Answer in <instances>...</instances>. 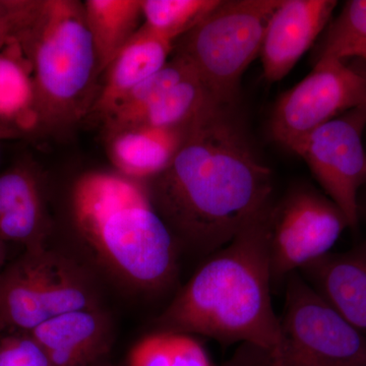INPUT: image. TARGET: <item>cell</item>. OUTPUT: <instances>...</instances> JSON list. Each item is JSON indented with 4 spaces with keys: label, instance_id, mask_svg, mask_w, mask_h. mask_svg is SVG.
I'll return each instance as SVG.
<instances>
[{
    "label": "cell",
    "instance_id": "1",
    "mask_svg": "<svg viewBox=\"0 0 366 366\" xmlns=\"http://www.w3.org/2000/svg\"><path fill=\"white\" fill-rule=\"evenodd\" d=\"M230 108L214 106L185 127L155 185L157 211L171 232L202 254L222 249L272 204L271 170Z\"/></svg>",
    "mask_w": 366,
    "mask_h": 366
},
{
    "label": "cell",
    "instance_id": "2",
    "mask_svg": "<svg viewBox=\"0 0 366 366\" xmlns=\"http://www.w3.org/2000/svg\"><path fill=\"white\" fill-rule=\"evenodd\" d=\"M272 204L201 267L158 320L163 332L199 334L269 351L280 340L271 298Z\"/></svg>",
    "mask_w": 366,
    "mask_h": 366
},
{
    "label": "cell",
    "instance_id": "3",
    "mask_svg": "<svg viewBox=\"0 0 366 366\" xmlns=\"http://www.w3.org/2000/svg\"><path fill=\"white\" fill-rule=\"evenodd\" d=\"M79 232L113 269L139 287H162L177 269L174 235L132 178L90 172L72 190Z\"/></svg>",
    "mask_w": 366,
    "mask_h": 366
},
{
    "label": "cell",
    "instance_id": "4",
    "mask_svg": "<svg viewBox=\"0 0 366 366\" xmlns=\"http://www.w3.org/2000/svg\"><path fill=\"white\" fill-rule=\"evenodd\" d=\"M30 53L37 117L56 120L76 112L98 62L83 4L71 0L40 2L21 33Z\"/></svg>",
    "mask_w": 366,
    "mask_h": 366
},
{
    "label": "cell",
    "instance_id": "5",
    "mask_svg": "<svg viewBox=\"0 0 366 366\" xmlns=\"http://www.w3.org/2000/svg\"><path fill=\"white\" fill-rule=\"evenodd\" d=\"M279 322L276 348L264 351L244 345L229 366H366V338L298 272L286 278Z\"/></svg>",
    "mask_w": 366,
    "mask_h": 366
},
{
    "label": "cell",
    "instance_id": "6",
    "mask_svg": "<svg viewBox=\"0 0 366 366\" xmlns=\"http://www.w3.org/2000/svg\"><path fill=\"white\" fill-rule=\"evenodd\" d=\"M282 0H228L180 38L184 60L220 105L231 107L240 81L261 55L267 26Z\"/></svg>",
    "mask_w": 366,
    "mask_h": 366
},
{
    "label": "cell",
    "instance_id": "7",
    "mask_svg": "<svg viewBox=\"0 0 366 366\" xmlns=\"http://www.w3.org/2000/svg\"><path fill=\"white\" fill-rule=\"evenodd\" d=\"M88 278L74 262L44 249L0 272V326L31 332L66 312L94 310Z\"/></svg>",
    "mask_w": 366,
    "mask_h": 366
},
{
    "label": "cell",
    "instance_id": "8",
    "mask_svg": "<svg viewBox=\"0 0 366 366\" xmlns=\"http://www.w3.org/2000/svg\"><path fill=\"white\" fill-rule=\"evenodd\" d=\"M365 102V61L317 60L312 72L279 99L272 136L290 149L320 125Z\"/></svg>",
    "mask_w": 366,
    "mask_h": 366
},
{
    "label": "cell",
    "instance_id": "9",
    "mask_svg": "<svg viewBox=\"0 0 366 366\" xmlns=\"http://www.w3.org/2000/svg\"><path fill=\"white\" fill-rule=\"evenodd\" d=\"M366 102L320 125L289 150L307 164L349 228L360 220L358 194L366 184Z\"/></svg>",
    "mask_w": 366,
    "mask_h": 366
},
{
    "label": "cell",
    "instance_id": "10",
    "mask_svg": "<svg viewBox=\"0 0 366 366\" xmlns=\"http://www.w3.org/2000/svg\"><path fill=\"white\" fill-rule=\"evenodd\" d=\"M346 228L345 216L329 197L303 187L291 192L272 207L269 215L273 282L284 280L331 252Z\"/></svg>",
    "mask_w": 366,
    "mask_h": 366
},
{
    "label": "cell",
    "instance_id": "11",
    "mask_svg": "<svg viewBox=\"0 0 366 366\" xmlns=\"http://www.w3.org/2000/svg\"><path fill=\"white\" fill-rule=\"evenodd\" d=\"M338 2L282 0L264 34L261 55L264 79L281 81L326 28Z\"/></svg>",
    "mask_w": 366,
    "mask_h": 366
},
{
    "label": "cell",
    "instance_id": "12",
    "mask_svg": "<svg viewBox=\"0 0 366 366\" xmlns=\"http://www.w3.org/2000/svg\"><path fill=\"white\" fill-rule=\"evenodd\" d=\"M305 280L366 338V243L329 252L300 269Z\"/></svg>",
    "mask_w": 366,
    "mask_h": 366
},
{
    "label": "cell",
    "instance_id": "13",
    "mask_svg": "<svg viewBox=\"0 0 366 366\" xmlns=\"http://www.w3.org/2000/svg\"><path fill=\"white\" fill-rule=\"evenodd\" d=\"M53 366H91L109 347L110 331L97 310L66 312L30 332Z\"/></svg>",
    "mask_w": 366,
    "mask_h": 366
},
{
    "label": "cell",
    "instance_id": "14",
    "mask_svg": "<svg viewBox=\"0 0 366 366\" xmlns=\"http://www.w3.org/2000/svg\"><path fill=\"white\" fill-rule=\"evenodd\" d=\"M173 45L170 40L142 26L108 67L96 110L109 114L134 86L166 66Z\"/></svg>",
    "mask_w": 366,
    "mask_h": 366
},
{
    "label": "cell",
    "instance_id": "15",
    "mask_svg": "<svg viewBox=\"0 0 366 366\" xmlns=\"http://www.w3.org/2000/svg\"><path fill=\"white\" fill-rule=\"evenodd\" d=\"M184 127L137 125L113 132L110 155L124 177H157L169 166L182 143Z\"/></svg>",
    "mask_w": 366,
    "mask_h": 366
},
{
    "label": "cell",
    "instance_id": "16",
    "mask_svg": "<svg viewBox=\"0 0 366 366\" xmlns=\"http://www.w3.org/2000/svg\"><path fill=\"white\" fill-rule=\"evenodd\" d=\"M44 212L37 182L25 170L0 175V237L26 250L43 247Z\"/></svg>",
    "mask_w": 366,
    "mask_h": 366
},
{
    "label": "cell",
    "instance_id": "17",
    "mask_svg": "<svg viewBox=\"0 0 366 366\" xmlns=\"http://www.w3.org/2000/svg\"><path fill=\"white\" fill-rule=\"evenodd\" d=\"M83 6L98 71H102L139 30V21L143 19L142 0H86Z\"/></svg>",
    "mask_w": 366,
    "mask_h": 366
},
{
    "label": "cell",
    "instance_id": "18",
    "mask_svg": "<svg viewBox=\"0 0 366 366\" xmlns=\"http://www.w3.org/2000/svg\"><path fill=\"white\" fill-rule=\"evenodd\" d=\"M192 71L189 64L175 55L163 69L134 86L107 115L113 132L139 124L144 113Z\"/></svg>",
    "mask_w": 366,
    "mask_h": 366
},
{
    "label": "cell",
    "instance_id": "19",
    "mask_svg": "<svg viewBox=\"0 0 366 366\" xmlns=\"http://www.w3.org/2000/svg\"><path fill=\"white\" fill-rule=\"evenodd\" d=\"M19 43L13 51L0 53V117L14 119L24 127L38 120L30 62L21 59Z\"/></svg>",
    "mask_w": 366,
    "mask_h": 366
},
{
    "label": "cell",
    "instance_id": "20",
    "mask_svg": "<svg viewBox=\"0 0 366 366\" xmlns=\"http://www.w3.org/2000/svg\"><path fill=\"white\" fill-rule=\"evenodd\" d=\"M320 59H360L366 62V0L347 1L327 26L315 50Z\"/></svg>",
    "mask_w": 366,
    "mask_h": 366
},
{
    "label": "cell",
    "instance_id": "21",
    "mask_svg": "<svg viewBox=\"0 0 366 366\" xmlns=\"http://www.w3.org/2000/svg\"><path fill=\"white\" fill-rule=\"evenodd\" d=\"M220 2L219 0H142L143 26L175 43L203 21Z\"/></svg>",
    "mask_w": 366,
    "mask_h": 366
},
{
    "label": "cell",
    "instance_id": "22",
    "mask_svg": "<svg viewBox=\"0 0 366 366\" xmlns=\"http://www.w3.org/2000/svg\"><path fill=\"white\" fill-rule=\"evenodd\" d=\"M0 366H53L44 349L29 335L0 341Z\"/></svg>",
    "mask_w": 366,
    "mask_h": 366
},
{
    "label": "cell",
    "instance_id": "23",
    "mask_svg": "<svg viewBox=\"0 0 366 366\" xmlns=\"http://www.w3.org/2000/svg\"><path fill=\"white\" fill-rule=\"evenodd\" d=\"M170 332H159L139 342L129 354V366H169Z\"/></svg>",
    "mask_w": 366,
    "mask_h": 366
},
{
    "label": "cell",
    "instance_id": "24",
    "mask_svg": "<svg viewBox=\"0 0 366 366\" xmlns=\"http://www.w3.org/2000/svg\"><path fill=\"white\" fill-rule=\"evenodd\" d=\"M171 334L169 366H212L202 344L189 334Z\"/></svg>",
    "mask_w": 366,
    "mask_h": 366
},
{
    "label": "cell",
    "instance_id": "25",
    "mask_svg": "<svg viewBox=\"0 0 366 366\" xmlns=\"http://www.w3.org/2000/svg\"><path fill=\"white\" fill-rule=\"evenodd\" d=\"M36 11H37V9H36ZM35 13L31 14L28 18L23 19V20L11 21V23L6 24V25L0 26V49L21 35V33L25 30L32 21Z\"/></svg>",
    "mask_w": 366,
    "mask_h": 366
},
{
    "label": "cell",
    "instance_id": "26",
    "mask_svg": "<svg viewBox=\"0 0 366 366\" xmlns=\"http://www.w3.org/2000/svg\"><path fill=\"white\" fill-rule=\"evenodd\" d=\"M2 134H6V132H2L1 129H0V137H1Z\"/></svg>",
    "mask_w": 366,
    "mask_h": 366
}]
</instances>
